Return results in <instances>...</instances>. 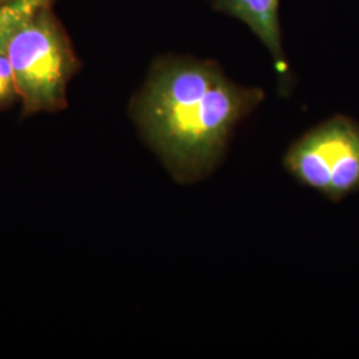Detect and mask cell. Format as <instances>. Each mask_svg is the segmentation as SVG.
Wrapping results in <instances>:
<instances>
[{
    "mask_svg": "<svg viewBox=\"0 0 359 359\" xmlns=\"http://www.w3.org/2000/svg\"><path fill=\"white\" fill-rule=\"evenodd\" d=\"M283 167L301 185L333 203L358 192V121L345 115L325 120L289 147Z\"/></svg>",
    "mask_w": 359,
    "mask_h": 359,
    "instance_id": "obj_3",
    "label": "cell"
},
{
    "mask_svg": "<svg viewBox=\"0 0 359 359\" xmlns=\"http://www.w3.org/2000/svg\"><path fill=\"white\" fill-rule=\"evenodd\" d=\"M264 99V90L236 84L215 62L167 56L152 67L132 116L169 173L194 184L213 173L236 127Z\"/></svg>",
    "mask_w": 359,
    "mask_h": 359,
    "instance_id": "obj_1",
    "label": "cell"
},
{
    "mask_svg": "<svg viewBox=\"0 0 359 359\" xmlns=\"http://www.w3.org/2000/svg\"><path fill=\"white\" fill-rule=\"evenodd\" d=\"M6 50L25 116L67 107V87L80 63L52 4L18 27Z\"/></svg>",
    "mask_w": 359,
    "mask_h": 359,
    "instance_id": "obj_2",
    "label": "cell"
},
{
    "mask_svg": "<svg viewBox=\"0 0 359 359\" xmlns=\"http://www.w3.org/2000/svg\"><path fill=\"white\" fill-rule=\"evenodd\" d=\"M212 7L219 13L237 18L268 48L278 77L283 93L292 87V72L283 47L280 22V0H210Z\"/></svg>",
    "mask_w": 359,
    "mask_h": 359,
    "instance_id": "obj_4",
    "label": "cell"
},
{
    "mask_svg": "<svg viewBox=\"0 0 359 359\" xmlns=\"http://www.w3.org/2000/svg\"><path fill=\"white\" fill-rule=\"evenodd\" d=\"M19 97L13 67L6 47L0 48V109L6 108Z\"/></svg>",
    "mask_w": 359,
    "mask_h": 359,
    "instance_id": "obj_5",
    "label": "cell"
},
{
    "mask_svg": "<svg viewBox=\"0 0 359 359\" xmlns=\"http://www.w3.org/2000/svg\"><path fill=\"white\" fill-rule=\"evenodd\" d=\"M6 1H10V0H0V4H1V3H6Z\"/></svg>",
    "mask_w": 359,
    "mask_h": 359,
    "instance_id": "obj_6",
    "label": "cell"
}]
</instances>
